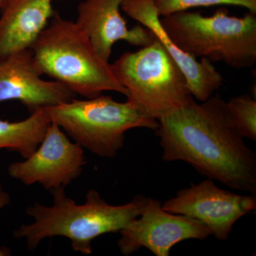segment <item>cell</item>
I'll return each instance as SVG.
<instances>
[{"label": "cell", "mask_w": 256, "mask_h": 256, "mask_svg": "<svg viewBox=\"0 0 256 256\" xmlns=\"http://www.w3.org/2000/svg\"><path fill=\"white\" fill-rule=\"evenodd\" d=\"M52 122L46 109L20 121L0 119V150L16 152L24 159L36 150Z\"/></svg>", "instance_id": "5bb4252c"}, {"label": "cell", "mask_w": 256, "mask_h": 256, "mask_svg": "<svg viewBox=\"0 0 256 256\" xmlns=\"http://www.w3.org/2000/svg\"><path fill=\"white\" fill-rule=\"evenodd\" d=\"M30 50L42 76H48L75 95L92 98L114 92L128 96L111 64L96 52L87 35L76 22L58 13L54 12Z\"/></svg>", "instance_id": "3957f363"}, {"label": "cell", "mask_w": 256, "mask_h": 256, "mask_svg": "<svg viewBox=\"0 0 256 256\" xmlns=\"http://www.w3.org/2000/svg\"><path fill=\"white\" fill-rule=\"evenodd\" d=\"M45 109L50 121L74 142L100 158L117 156L130 130L146 128L156 132L159 126L156 120L146 116L132 101L118 102L102 94L82 100L74 98Z\"/></svg>", "instance_id": "5b68a950"}, {"label": "cell", "mask_w": 256, "mask_h": 256, "mask_svg": "<svg viewBox=\"0 0 256 256\" xmlns=\"http://www.w3.org/2000/svg\"><path fill=\"white\" fill-rule=\"evenodd\" d=\"M86 163L84 148L52 122L36 150L23 161L10 164L8 172L26 186L38 184L52 191L78 178Z\"/></svg>", "instance_id": "52a82bcc"}, {"label": "cell", "mask_w": 256, "mask_h": 256, "mask_svg": "<svg viewBox=\"0 0 256 256\" xmlns=\"http://www.w3.org/2000/svg\"><path fill=\"white\" fill-rule=\"evenodd\" d=\"M121 10L130 18L150 30L181 68L188 89L195 100L210 98L223 85V77L210 60L188 54L172 41L165 32L154 0H122Z\"/></svg>", "instance_id": "8fae6325"}, {"label": "cell", "mask_w": 256, "mask_h": 256, "mask_svg": "<svg viewBox=\"0 0 256 256\" xmlns=\"http://www.w3.org/2000/svg\"><path fill=\"white\" fill-rule=\"evenodd\" d=\"M165 32L194 58L220 62L236 69L256 63V14L230 16L220 8L212 16L184 11L160 18Z\"/></svg>", "instance_id": "277c9868"}, {"label": "cell", "mask_w": 256, "mask_h": 256, "mask_svg": "<svg viewBox=\"0 0 256 256\" xmlns=\"http://www.w3.org/2000/svg\"><path fill=\"white\" fill-rule=\"evenodd\" d=\"M11 202V197L8 192L5 191L3 186L0 184V210L4 206L9 205ZM12 255L11 250L8 247L0 248V256H9Z\"/></svg>", "instance_id": "e0dca14e"}, {"label": "cell", "mask_w": 256, "mask_h": 256, "mask_svg": "<svg viewBox=\"0 0 256 256\" xmlns=\"http://www.w3.org/2000/svg\"><path fill=\"white\" fill-rule=\"evenodd\" d=\"M111 66L128 90V100L158 121L192 96L181 68L156 38L140 50L126 52Z\"/></svg>", "instance_id": "8992f818"}, {"label": "cell", "mask_w": 256, "mask_h": 256, "mask_svg": "<svg viewBox=\"0 0 256 256\" xmlns=\"http://www.w3.org/2000/svg\"><path fill=\"white\" fill-rule=\"evenodd\" d=\"M76 96L60 82L42 78L31 50L0 60V105L20 101L31 114L72 100Z\"/></svg>", "instance_id": "30bf717a"}, {"label": "cell", "mask_w": 256, "mask_h": 256, "mask_svg": "<svg viewBox=\"0 0 256 256\" xmlns=\"http://www.w3.org/2000/svg\"><path fill=\"white\" fill-rule=\"evenodd\" d=\"M54 0H6L0 14V60L31 50L50 22Z\"/></svg>", "instance_id": "4fadbf2b"}, {"label": "cell", "mask_w": 256, "mask_h": 256, "mask_svg": "<svg viewBox=\"0 0 256 256\" xmlns=\"http://www.w3.org/2000/svg\"><path fill=\"white\" fill-rule=\"evenodd\" d=\"M170 213L190 217L206 226L215 238L226 240L235 224L256 210V194L242 195L220 188L213 180L191 184L162 204Z\"/></svg>", "instance_id": "ba28073f"}, {"label": "cell", "mask_w": 256, "mask_h": 256, "mask_svg": "<svg viewBox=\"0 0 256 256\" xmlns=\"http://www.w3.org/2000/svg\"><path fill=\"white\" fill-rule=\"evenodd\" d=\"M5 2H6V0H0V10H1L2 6H4Z\"/></svg>", "instance_id": "ac0fdd59"}, {"label": "cell", "mask_w": 256, "mask_h": 256, "mask_svg": "<svg viewBox=\"0 0 256 256\" xmlns=\"http://www.w3.org/2000/svg\"><path fill=\"white\" fill-rule=\"evenodd\" d=\"M50 192L53 204L46 206L35 202L26 210L34 222L14 230L15 238L25 239L28 250H34L44 239L62 236L72 242L74 252L90 255L94 239L106 234L120 233L140 214L148 200L138 195L128 203L114 206L98 192L90 190L85 202L78 204L67 196L64 188Z\"/></svg>", "instance_id": "7a4b0ae2"}, {"label": "cell", "mask_w": 256, "mask_h": 256, "mask_svg": "<svg viewBox=\"0 0 256 256\" xmlns=\"http://www.w3.org/2000/svg\"><path fill=\"white\" fill-rule=\"evenodd\" d=\"M227 109L240 136L256 141V100L242 94L226 101Z\"/></svg>", "instance_id": "9a60e30c"}, {"label": "cell", "mask_w": 256, "mask_h": 256, "mask_svg": "<svg viewBox=\"0 0 256 256\" xmlns=\"http://www.w3.org/2000/svg\"><path fill=\"white\" fill-rule=\"evenodd\" d=\"M122 0H84L78 6L76 23L87 35L102 60L109 62L112 47L119 41L134 46H148L154 37L148 28H129L121 15Z\"/></svg>", "instance_id": "7c38bea8"}, {"label": "cell", "mask_w": 256, "mask_h": 256, "mask_svg": "<svg viewBox=\"0 0 256 256\" xmlns=\"http://www.w3.org/2000/svg\"><path fill=\"white\" fill-rule=\"evenodd\" d=\"M160 18L188 11L192 8H208L216 5H233L246 8L256 14V0H154Z\"/></svg>", "instance_id": "2e32d148"}, {"label": "cell", "mask_w": 256, "mask_h": 256, "mask_svg": "<svg viewBox=\"0 0 256 256\" xmlns=\"http://www.w3.org/2000/svg\"><path fill=\"white\" fill-rule=\"evenodd\" d=\"M162 160L182 161L197 172L237 191L256 193V156L247 146L218 94L193 97L158 120Z\"/></svg>", "instance_id": "6da1fadb"}, {"label": "cell", "mask_w": 256, "mask_h": 256, "mask_svg": "<svg viewBox=\"0 0 256 256\" xmlns=\"http://www.w3.org/2000/svg\"><path fill=\"white\" fill-rule=\"evenodd\" d=\"M120 252L128 256L146 248L156 256H169L178 242L188 239L204 240L212 232L196 220L170 213L159 200L148 198L140 214L120 232Z\"/></svg>", "instance_id": "9c48e42d"}]
</instances>
